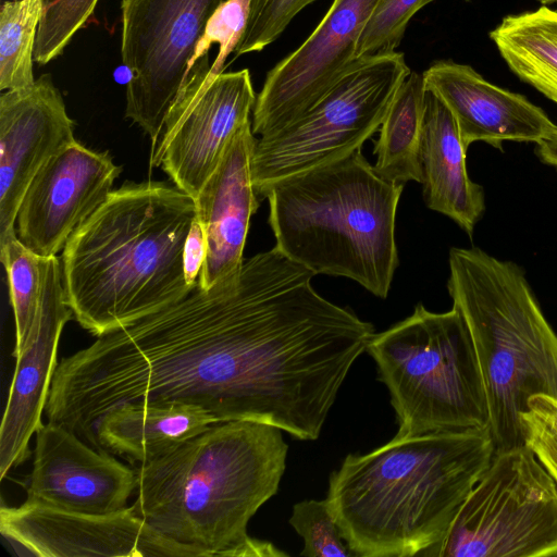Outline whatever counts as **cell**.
<instances>
[{
    "mask_svg": "<svg viewBox=\"0 0 557 557\" xmlns=\"http://www.w3.org/2000/svg\"><path fill=\"white\" fill-rule=\"evenodd\" d=\"M495 451L486 425L396 436L349 454L326 500L357 557L426 556L446 536Z\"/></svg>",
    "mask_w": 557,
    "mask_h": 557,
    "instance_id": "1",
    "label": "cell"
},
{
    "mask_svg": "<svg viewBox=\"0 0 557 557\" xmlns=\"http://www.w3.org/2000/svg\"><path fill=\"white\" fill-rule=\"evenodd\" d=\"M195 199L164 182H126L71 236L62 252L73 318L101 336L185 297L184 252Z\"/></svg>",
    "mask_w": 557,
    "mask_h": 557,
    "instance_id": "2",
    "label": "cell"
},
{
    "mask_svg": "<svg viewBox=\"0 0 557 557\" xmlns=\"http://www.w3.org/2000/svg\"><path fill=\"white\" fill-rule=\"evenodd\" d=\"M288 446L282 430L251 420L216 422L135 469L134 511L168 539L211 556H287L247 525L277 493Z\"/></svg>",
    "mask_w": 557,
    "mask_h": 557,
    "instance_id": "3",
    "label": "cell"
},
{
    "mask_svg": "<svg viewBox=\"0 0 557 557\" xmlns=\"http://www.w3.org/2000/svg\"><path fill=\"white\" fill-rule=\"evenodd\" d=\"M404 186L382 177L361 149L281 178L263 195L275 247L314 275L350 278L385 299L399 263L395 226Z\"/></svg>",
    "mask_w": 557,
    "mask_h": 557,
    "instance_id": "4",
    "label": "cell"
},
{
    "mask_svg": "<svg viewBox=\"0 0 557 557\" xmlns=\"http://www.w3.org/2000/svg\"><path fill=\"white\" fill-rule=\"evenodd\" d=\"M448 264L447 289L470 334L495 450L524 445L529 399L557 398V333L516 263L455 247Z\"/></svg>",
    "mask_w": 557,
    "mask_h": 557,
    "instance_id": "5",
    "label": "cell"
},
{
    "mask_svg": "<svg viewBox=\"0 0 557 557\" xmlns=\"http://www.w3.org/2000/svg\"><path fill=\"white\" fill-rule=\"evenodd\" d=\"M367 351L396 412V436L486 425L483 383L469 331L460 312L429 311L374 333Z\"/></svg>",
    "mask_w": 557,
    "mask_h": 557,
    "instance_id": "6",
    "label": "cell"
},
{
    "mask_svg": "<svg viewBox=\"0 0 557 557\" xmlns=\"http://www.w3.org/2000/svg\"><path fill=\"white\" fill-rule=\"evenodd\" d=\"M411 73L397 51L361 58L312 108L288 125L259 136L251 157L256 193L286 176L360 150L376 131Z\"/></svg>",
    "mask_w": 557,
    "mask_h": 557,
    "instance_id": "7",
    "label": "cell"
},
{
    "mask_svg": "<svg viewBox=\"0 0 557 557\" xmlns=\"http://www.w3.org/2000/svg\"><path fill=\"white\" fill-rule=\"evenodd\" d=\"M429 557H557V484L524 444L495 450Z\"/></svg>",
    "mask_w": 557,
    "mask_h": 557,
    "instance_id": "8",
    "label": "cell"
},
{
    "mask_svg": "<svg viewBox=\"0 0 557 557\" xmlns=\"http://www.w3.org/2000/svg\"><path fill=\"white\" fill-rule=\"evenodd\" d=\"M228 0H122L121 58L131 77L125 116L156 147L198 42Z\"/></svg>",
    "mask_w": 557,
    "mask_h": 557,
    "instance_id": "9",
    "label": "cell"
},
{
    "mask_svg": "<svg viewBox=\"0 0 557 557\" xmlns=\"http://www.w3.org/2000/svg\"><path fill=\"white\" fill-rule=\"evenodd\" d=\"M208 52L191 59L150 159L194 199L257 100L248 69L215 73Z\"/></svg>",
    "mask_w": 557,
    "mask_h": 557,
    "instance_id": "10",
    "label": "cell"
},
{
    "mask_svg": "<svg viewBox=\"0 0 557 557\" xmlns=\"http://www.w3.org/2000/svg\"><path fill=\"white\" fill-rule=\"evenodd\" d=\"M379 1L333 0L308 38L267 73L252 111L255 135L298 119L359 63L357 42Z\"/></svg>",
    "mask_w": 557,
    "mask_h": 557,
    "instance_id": "11",
    "label": "cell"
},
{
    "mask_svg": "<svg viewBox=\"0 0 557 557\" xmlns=\"http://www.w3.org/2000/svg\"><path fill=\"white\" fill-rule=\"evenodd\" d=\"M0 532L18 553L37 557H202L159 533L132 506L89 515L26 500L1 507Z\"/></svg>",
    "mask_w": 557,
    "mask_h": 557,
    "instance_id": "12",
    "label": "cell"
},
{
    "mask_svg": "<svg viewBox=\"0 0 557 557\" xmlns=\"http://www.w3.org/2000/svg\"><path fill=\"white\" fill-rule=\"evenodd\" d=\"M121 172L108 152L78 141L66 146L29 184L16 215L17 239L39 256H57L107 201Z\"/></svg>",
    "mask_w": 557,
    "mask_h": 557,
    "instance_id": "13",
    "label": "cell"
},
{
    "mask_svg": "<svg viewBox=\"0 0 557 557\" xmlns=\"http://www.w3.org/2000/svg\"><path fill=\"white\" fill-rule=\"evenodd\" d=\"M136 485V469L71 430L47 421L36 432L26 500L65 511L109 515L128 507Z\"/></svg>",
    "mask_w": 557,
    "mask_h": 557,
    "instance_id": "14",
    "label": "cell"
},
{
    "mask_svg": "<svg viewBox=\"0 0 557 557\" xmlns=\"http://www.w3.org/2000/svg\"><path fill=\"white\" fill-rule=\"evenodd\" d=\"M76 141L74 122L49 73L0 96V246L17 237L22 199L42 166Z\"/></svg>",
    "mask_w": 557,
    "mask_h": 557,
    "instance_id": "15",
    "label": "cell"
},
{
    "mask_svg": "<svg viewBox=\"0 0 557 557\" xmlns=\"http://www.w3.org/2000/svg\"><path fill=\"white\" fill-rule=\"evenodd\" d=\"M72 318L64 296L62 265L57 256L49 257L33 326L14 356L15 370L0 428L1 479L30 455V437L44 424L61 333Z\"/></svg>",
    "mask_w": 557,
    "mask_h": 557,
    "instance_id": "16",
    "label": "cell"
},
{
    "mask_svg": "<svg viewBox=\"0 0 557 557\" xmlns=\"http://www.w3.org/2000/svg\"><path fill=\"white\" fill-rule=\"evenodd\" d=\"M421 75L425 90L451 113L466 149L474 141L498 149L505 140L536 144L557 128L540 107L490 83L470 65L441 60Z\"/></svg>",
    "mask_w": 557,
    "mask_h": 557,
    "instance_id": "17",
    "label": "cell"
},
{
    "mask_svg": "<svg viewBox=\"0 0 557 557\" xmlns=\"http://www.w3.org/2000/svg\"><path fill=\"white\" fill-rule=\"evenodd\" d=\"M256 139L249 121L233 136L220 163L195 198L196 219L207 244L197 281L202 289L235 274L244 261L250 219L259 207L251 177Z\"/></svg>",
    "mask_w": 557,
    "mask_h": 557,
    "instance_id": "18",
    "label": "cell"
},
{
    "mask_svg": "<svg viewBox=\"0 0 557 557\" xmlns=\"http://www.w3.org/2000/svg\"><path fill=\"white\" fill-rule=\"evenodd\" d=\"M466 153L451 113L426 91L419 150L423 200L471 236L484 213L485 197L468 175Z\"/></svg>",
    "mask_w": 557,
    "mask_h": 557,
    "instance_id": "19",
    "label": "cell"
},
{
    "mask_svg": "<svg viewBox=\"0 0 557 557\" xmlns=\"http://www.w3.org/2000/svg\"><path fill=\"white\" fill-rule=\"evenodd\" d=\"M216 422L194 405L124 403L104 412L94 431L99 447L139 465L169 454Z\"/></svg>",
    "mask_w": 557,
    "mask_h": 557,
    "instance_id": "20",
    "label": "cell"
},
{
    "mask_svg": "<svg viewBox=\"0 0 557 557\" xmlns=\"http://www.w3.org/2000/svg\"><path fill=\"white\" fill-rule=\"evenodd\" d=\"M490 38L516 76L557 103V10L507 15Z\"/></svg>",
    "mask_w": 557,
    "mask_h": 557,
    "instance_id": "21",
    "label": "cell"
},
{
    "mask_svg": "<svg viewBox=\"0 0 557 557\" xmlns=\"http://www.w3.org/2000/svg\"><path fill=\"white\" fill-rule=\"evenodd\" d=\"M425 88L422 75L411 72L399 87L374 144V170L385 180L406 184L421 182L419 150Z\"/></svg>",
    "mask_w": 557,
    "mask_h": 557,
    "instance_id": "22",
    "label": "cell"
},
{
    "mask_svg": "<svg viewBox=\"0 0 557 557\" xmlns=\"http://www.w3.org/2000/svg\"><path fill=\"white\" fill-rule=\"evenodd\" d=\"M41 0H12L0 9V89L13 90L35 83L33 73Z\"/></svg>",
    "mask_w": 557,
    "mask_h": 557,
    "instance_id": "23",
    "label": "cell"
},
{
    "mask_svg": "<svg viewBox=\"0 0 557 557\" xmlns=\"http://www.w3.org/2000/svg\"><path fill=\"white\" fill-rule=\"evenodd\" d=\"M48 258L26 248L17 237L0 246V260L7 271L10 300L15 321V356L33 326L46 276Z\"/></svg>",
    "mask_w": 557,
    "mask_h": 557,
    "instance_id": "24",
    "label": "cell"
},
{
    "mask_svg": "<svg viewBox=\"0 0 557 557\" xmlns=\"http://www.w3.org/2000/svg\"><path fill=\"white\" fill-rule=\"evenodd\" d=\"M34 60L45 65L61 55L92 15L99 0H41Z\"/></svg>",
    "mask_w": 557,
    "mask_h": 557,
    "instance_id": "25",
    "label": "cell"
},
{
    "mask_svg": "<svg viewBox=\"0 0 557 557\" xmlns=\"http://www.w3.org/2000/svg\"><path fill=\"white\" fill-rule=\"evenodd\" d=\"M289 523L304 539L301 556L357 557L343 537L326 498L295 504Z\"/></svg>",
    "mask_w": 557,
    "mask_h": 557,
    "instance_id": "26",
    "label": "cell"
},
{
    "mask_svg": "<svg viewBox=\"0 0 557 557\" xmlns=\"http://www.w3.org/2000/svg\"><path fill=\"white\" fill-rule=\"evenodd\" d=\"M433 1L435 0H380L358 39L356 57L361 59L396 51L409 21Z\"/></svg>",
    "mask_w": 557,
    "mask_h": 557,
    "instance_id": "27",
    "label": "cell"
},
{
    "mask_svg": "<svg viewBox=\"0 0 557 557\" xmlns=\"http://www.w3.org/2000/svg\"><path fill=\"white\" fill-rule=\"evenodd\" d=\"M315 0H251L245 32L234 59L260 52L274 42L294 17Z\"/></svg>",
    "mask_w": 557,
    "mask_h": 557,
    "instance_id": "28",
    "label": "cell"
},
{
    "mask_svg": "<svg viewBox=\"0 0 557 557\" xmlns=\"http://www.w3.org/2000/svg\"><path fill=\"white\" fill-rule=\"evenodd\" d=\"M520 422L524 444L557 484V398L544 394L532 396Z\"/></svg>",
    "mask_w": 557,
    "mask_h": 557,
    "instance_id": "29",
    "label": "cell"
},
{
    "mask_svg": "<svg viewBox=\"0 0 557 557\" xmlns=\"http://www.w3.org/2000/svg\"><path fill=\"white\" fill-rule=\"evenodd\" d=\"M251 0H228L212 16L207 25L205 42H198L193 58L209 51L213 41L220 44L219 54L211 64L215 73L223 72L224 63L231 52H234L240 40L248 21Z\"/></svg>",
    "mask_w": 557,
    "mask_h": 557,
    "instance_id": "30",
    "label": "cell"
},
{
    "mask_svg": "<svg viewBox=\"0 0 557 557\" xmlns=\"http://www.w3.org/2000/svg\"><path fill=\"white\" fill-rule=\"evenodd\" d=\"M206 250L207 244L202 226L198 220L195 219L186 240L184 252L186 280L190 285L197 284L199 273L205 262Z\"/></svg>",
    "mask_w": 557,
    "mask_h": 557,
    "instance_id": "31",
    "label": "cell"
},
{
    "mask_svg": "<svg viewBox=\"0 0 557 557\" xmlns=\"http://www.w3.org/2000/svg\"><path fill=\"white\" fill-rule=\"evenodd\" d=\"M535 152L543 163L557 166V128L536 143Z\"/></svg>",
    "mask_w": 557,
    "mask_h": 557,
    "instance_id": "32",
    "label": "cell"
},
{
    "mask_svg": "<svg viewBox=\"0 0 557 557\" xmlns=\"http://www.w3.org/2000/svg\"><path fill=\"white\" fill-rule=\"evenodd\" d=\"M542 5L550 7V5H557V0H536Z\"/></svg>",
    "mask_w": 557,
    "mask_h": 557,
    "instance_id": "33",
    "label": "cell"
}]
</instances>
